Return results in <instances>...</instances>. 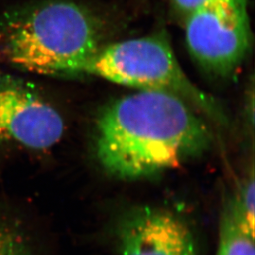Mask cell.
<instances>
[{
	"label": "cell",
	"mask_w": 255,
	"mask_h": 255,
	"mask_svg": "<svg viewBox=\"0 0 255 255\" xmlns=\"http://www.w3.org/2000/svg\"><path fill=\"white\" fill-rule=\"evenodd\" d=\"M100 21L82 5L53 0L23 8L0 24V61L29 73L76 76L102 45Z\"/></svg>",
	"instance_id": "2"
},
{
	"label": "cell",
	"mask_w": 255,
	"mask_h": 255,
	"mask_svg": "<svg viewBox=\"0 0 255 255\" xmlns=\"http://www.w3.org/2000/svg\"><path fill=\"white\" fill-rule=\"evenodd\" d=\"M209 121L186 101L136 90L110 101L95 120L93 146L113 178L136 181L180 167L209 151Z\"/></svg>",
	"instance_id": "1"
},
{
	"label": "cell",
	"mask_w": 255,
	"mask_h": 255,
	"mask_svg": "<svg viewBox=\"0 0 255 255\" xmlns=\"http://www.w3.org/2000/svg\"><path fill=\"white\" fill-rule=\"evenodd\" d=\"M64 120L26 82L0 77V144L46 150L64 133Z\"/></svg>",
	"instance_id": "5"
},
{
	"label": "cell",
	"mask_w": 255,
	"mask_h": 255,
	"mask_svg": "<svg viewBox=\"0 0 255 255\" xmlns=\"http://www.w3.org/2000/svg\"><path fill=\"white\" fill-rule=\"evenodd\" d=\"M136 90L174 95L218 125H227V116L218 101L201 90L183 71L170 44L159 35L140 37L102 46L77 69Z\"/></svg>",
	"instance_id": "3"
},
{
	"label": "cell",
	"mask_w": 255,
	"mask_h": 255,
	"mask_svg": "<svg viewBox=\"0 0 255 255\" xmlns=\"http://www.w3.org/2000/svg\"><path fill=\"white\" fill-rule=\"evenodd\" d=\"M26 235L13 223L0 219V255H29Z\"/></svg>",
	"instance_id": "9"
},
{
	"label": "cell",
	"mask_w": 255,
	"mask_h": 255,
	"mask_svg": "<svg viewBox=\"0 0 255 255\" xmlns=\"http://www.w3.org/2000/svg\"><path fill=\"white\" fill-rule=\"evenodd\" d=\"M174 10L183 20L205 0H170Z\"/></svg>",
	"instance_id": "10"
},
{
	"label": "cell",
	"mask_w": 255,
	"mask_h": 255,
	"mask_svg": "<svg viewBox=\"0 0 255 255\" xmlns=\"http://www.w3.org/2000/svg\"><path fill=\"white\" fill-rule=\"evenodd\" d=\"M116 236L120 255H198L189 225L164 208L142 206L128 212Z\"/></svg>",
	"instance_id": "6"
},
{
	"label": "cell",
	"mask_w": 255,
	"mask_h": 255,
	"mask_svg": "<svg viewBox=\"0 0 255 255\" xmlns=\"http://www.w3.org/2000/svg\"><path fill=\"white\" fill-rule=\"evenodd\" d=\"M255 169L252 165L251 171L241 182L237 192L231 199L237 212L249 229L255 233Z\"/></svg>",
	"instance_id": "8"
},
{
	"label": "cell",
	"mask_w": 255,
	"mask_h": 255,
	"mask_svg": "<svg viewBox=\"0 0 255 255\" xmlns=\"http://www.w3.org/2000/svg\"><path fill=\"white\" fill-rule=\"evenodd\" d=\"M188 51L211 76L228 78L252 46L248 0H205L182 20Z\"/></svg>",
	"instance_id": "4"
},
{
	"label": "cell",
	"mask_w": 255,
	"mask_h": 255,
	"mask_svg": "<svg viewBox=\"0 0 255 255\" xmlns=\"http://www.w3.org/2000/svg\"><path fill=\"white\" fill-rule=\"evenodd\" d=\"M255 234L247 226L230 198L220 217L216 255H255Z\"/></svg>",
	"instance_id": "7"
}]
</instances>
